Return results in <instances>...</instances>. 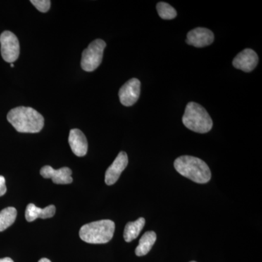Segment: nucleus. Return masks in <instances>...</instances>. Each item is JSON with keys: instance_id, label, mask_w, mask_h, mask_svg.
<instances>
[{"instance_id": "nucleus-13", "label": "nucleus", "mask_w": 262, "mask_h": 262, "mask_svg": "<svg viewBox=\"0 0 262 262\" xmlns=\"http://www.w3.org/2000/svg\"><path fill=\"white\" fill-rule=\"evenodd\" d=\"M55 213H56V207L53 205H51L45 208H39L33 203H30L27 207L25 216L27 222H32L37 218H51Z\"/></svg>"}, {"instance_id": "nucleus-18", "label": "nucleus", "mask_w": 262, "mask_h": 262, "mask_svg": "<svg viewBox=\"0 0 262 262\" xmlns=\"http://www.w3.org/2000/svg\"><path fill=\"white\" fill-rule=\"evenodd\" d=\"M31 3L42 13H46L51 8V2L50 0H32Z\"/></svg>"}, {"instance_id": "nucleus-7", "label": "nucleus", "mask_w": 262, "mask_h": 262, "mask_svg": "<svg viewBox=\"0 0 262 262\" xmlns=\"http://www.w3.org/2000/svg\"><path fill=\"white\" fill-rule=\"evenodd\" d=\"M141 93V82L132 78L125 82L119 91L120 102L125 106H133L137 102Z\"/></svg>"}, {"instance_id": "nucleus-4", "label": "nucleus", "mask_w": 262, "mask_h": 262, "mask_svg": "<svg viewBox=\"0 0 262 262\" xmlns=\"http://www.w3.org/2000/svg\"><path fill=\"white\" fill-rule=\"evenodd\" d=\"M182 122L188 129L199 134H206L213 127V120L206 108L195 102L188 103Z\"/></svg>"}, {"instance_id": "nucleus-6", "label": "nucleus", "mask_w": 262, "mask_h": 262, "mask_svg": "<svg viewBox=\"0 0 262 262\" xmlns=\"http://www.w3.org/2000/svg\"><path fill=\"white\" fill-rule=\"evenodd\" d=\"M0 44L2 56L5 61L13 63L18 59L20 54V45L15 34L10 31L2 33Z\"/></svg>"}, {"instance_id": "nucleus-16", "label": "nucleus", "mask_w": 262, "mask_h": 262, "mask_svg": "<svg viewBox=\"0 0 262 262\" xmlns=\"http://www.w3.org/2000/svg\"><path fill=\"white\" fill-rule=\"evenodd\" d=\"M17 211L13 207H8L0 212V232H3L14 223Z\"/></svg>"}, {"instance_id": "nucleus-14", "label": "nucleus", "mask_w": 262, "mask_h": 262, "mask_svg": "<svg viewBox=\"0 0 262 262\" xmlns=\"http://www.w3.org/2000/svg\"><path fill=\"white\" fill-rule=\"evenodd\" d=\"M156 239L157 234L155 232L149 231L145 232L139 241V246L136 248V254L138 256H145L151 251Z\"/></svg>"}, {"instance_id": "nucleus-3", "label": "nucleus", "mask_w": 262, "mask_h": 262, "mask_svg": "<svg viewBox=\"0 0 262 262\" xmlns=\"http://www.w3.org/2000/svg\"><path fill=\"white\" fill-rule=\"evenodd\" d=\"M115 224L111 220H101L84 225L81 227L80 237L90 244H104L113 239Z\"/></svg>"}, {"instance_id": "nucleus-1", "label": "nucleus", "mask_w": 262, "mask_h": 262, "mask_svg": "<svg viewBox=\"0 0 262 262\" xmlns=\"http://www.w3.org/2000/svg\"><path fill=\"white\" fill-rule=\"evenodd\" d=\"M8 122L19 133L36 134L44 127V117L37 110L18 106L10 110L7 115Z\"/></svg>"}, {"instance_id": "nucleus-21", "label": "nucleus", "mask_w": 262, "mask_h": 262, "mask_svg": "<svg viewBox=\"0 0 262 262\" xmlns=\"http://www.w3.org/2000/svg\"><path fill=\"white\" fill-rule=\"evenodd\" d=\"M38 262H51V261H50L49 259H48V258H41V259L39 260V261Z\"/></svg>"}, {"instance_id": "nucleus-5", "label": "nucleus", "mask_w": 262, "mask_h": 262, "mask_svg": "<svg viewBox=\"0 0 262 262\" xmlns=\"http://www.w3.org/2000/svg\"><path fill=\"white\" fill-rule=\"evenodd\" d=\"M106 44L101 39L90 43L89 47L82 52L81 67L85 72H94L102 62L103 51Z\"/></svg>"}, {"instance_id": "nucleus-8", "label": "nucleus", "mask_w": 262, "mask_h": 262, "mask_svg": "<svg viewBox=\"0 0 262 262\" xmlns=\"http://www.w3.org/2000/svg\"><path fill=\"white\" fill-rule=\"evenodd\" d=\"M258 63V55L256 52L250 48H246L239 53L234 57L232 61L234 68L245 72H252L257 67Z\"/></svg>"}, {"instance_id": "nucleus-2", "label": "nucleus", "mask_w": 262, "mask_h": 262, "mask_svg": "<svg viewBox=\"0 0 262 262\" xmlns=\"http://www.w3.org/2000/svg\"><path fill=\"white\" fill-rule=\"evenodd\" d=\"M174 168L177 171L186 178L198 184H206L211 178L209 167L203 160L195 157H179L174 162Z\"/></svg>"}, {"instance_id": "nucleus-19", "label": "nucleus", "mask_w": 262, "mask_h": 262, "mask_svg": "<svg viewBox=\"0 0 262 262\" xmlns=\"http://www.w3.org/2000/svg\"><path fill=\"white\" fill-rule=\"evenodd\" d=\"M7 192L6 184H5V179L3 176H0V196L4 195Z\"/></svg>"}, {"instance_id": "nucleus-22", "label": "nucleus", "mask_w": 262, "mask_h": 262, "mask_svg": "<svg viewBox=\"0 0 262 262\" xmlns=\"http://www.w3.org/2000/svg\"><path fill=\"white\" fill-rule=\"evenodd\" d=\"M10 67H14V64H13V63H11V64H10Z\"/></svg>"}, {"instance_id": "nucleus-9", "label": "nucleus", "mask_w": 262, "mask_h": 262, "mask_svg": "<svg viewBox=\"0 0 262 262\" xmlns=\"http://www.w3.org/2000/svg\"><path fill=\"white\" fill-rule=\"evenodd\" d=\"M214 41V34L210 29L198 27L188 32L186 42L196 48L210 46Z\"/></svg>"}, {"instance_id": "nucleus-15", "label": "nucleus", "mask_w": 262, "mask_h": 262, "mask_svg": "<svg viewBox=\"0 0 262 262\" xmlns=\"http://www.w3.org/2000/svg\"><path fill=\"white\" fill-rule=\"evenodd\" d=\"M145 225V220L144 218H139L134 222H128L124 230V239L127 243H130L137 238L141 233V230Z\"/></svg>"}, {"instance_id": "nucleus-11", "label": "nucleus", "mask_w": 262, "mask_h": 262, "mask_svg": "<svg viewBox=\"0 0 262 262\" xmlns=\"http://www.w3.org/2000/svg\"><path fill=\"white\" fill-rule=\"evenodd\" d=\"M72 173V170L67 167L56 170L50 165H46L40 170V174L42 177L45 179H51L53 182L56 184H71L73 182Z\"/></svg>"}, {"instance_id": "nucleus-12", "label": "nucleus", "mask_w": 262, "mask_h": 262, "mask_svg": "<svg viewBox=\"0 0 262 262\" xmlns=\"http://www.w3.org/2000/svg\"><path fill=\"white\" fill-rule=\"evenodd\" d=\"M69 144L76 156L84 157L87 154L89 148L87 139L83 133L79 129H72L70 130Z\"/></svg>"}, {"instance_id": "nucleus-10", "label": "nucleus", "mask_w": 262, "mask_h": 262, "mask_svg": "<svg viewBox=\"0 0 262 262\" xmlns=\"http://www.w3.org/2000/svg\"><path fill=\"white\" fill-rule=\"evenodd\" d=\"M128 164V158L125 151H121L117 155L116 159L108 167L105 173V183L107 185H113L120 178V175L126 168Z\"/></svg>"}, {"instance_id": "nucleus-17", "label": "nucleus", "mask_w": 262, "mask_h": 262, "mask_svg": "<svg viewBox=\"0 0 262 262\" xmlns=\"http://www.w3.org/2000/svg\"><path fill=\"white\" fill-rule=\"evenodd\" d=\"M157 10L160 18L164 20H171L177 17V10L171 5L163 2H160L157 5Z\"/></svg>"}, {"instance_id": "nucleus-20", "label": "nucleus", "mask_w": 262, "mask_h": 262, "mask_svg": "<svg viewBox=\"0 0 262 262\" xmlns=\"http://www.w3.org/2000/svg\"><path fill=\"white\" fill-rule=\"evenodd\" d=\"M0 262H14L12 258L9 257L0 258Z\"/></svg>"}, {"instance_id": "nucleus-23", "label": "nucleus", "mask_w": 262, "mask_h": 262, "mask_svg": "<svg viewBox=\"0 0 262 262\" xmlns=\"http://www.w3.org/2000/svg\"><path fill=\"white\" fill-rule=\"evenodd\" d=\"M190 262H196V261H190Z\"/></svg>"}]
</instances>
